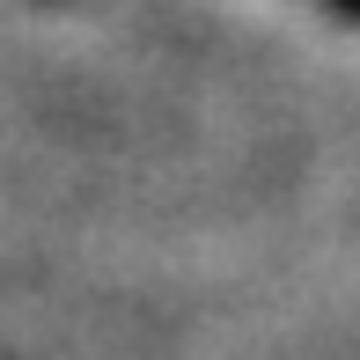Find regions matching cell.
I'll use <instances>...</instances> for the list:
<instances>
[{"mask_svg": "<svg viewBox=\"0 0 360 360\" xmlns=\"http://www.w3.org/2000/svg\"><path fill=\"white\" fill-rule=\"evenodd\" d=\"M309 8H323L331 22H353V30H360V0H309Z\"/></svg>", "mask_w": 360, "mask_h": 360, "instance_id": "obj_1", "label": "cell"}]
</instances>
